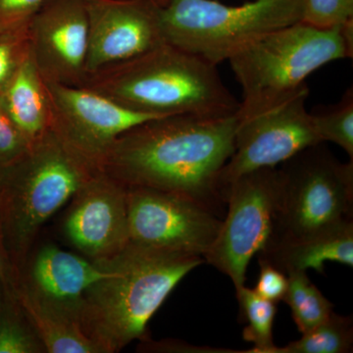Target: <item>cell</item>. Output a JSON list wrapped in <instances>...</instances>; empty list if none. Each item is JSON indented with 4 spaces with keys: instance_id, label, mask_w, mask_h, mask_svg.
<instances>
[{
    "instance_id": "1",
    "label": "cell",
    "mask_w": 353,
    "mask_h": 353,
    "mask_svg": "<svg viewBox=\"0 0 353 353\" xmlns=\"http://www.w3.org/2000/svg\"><path fill=\"white\" fill-rule=\"evenodd\" d=\"M236 115H170L124 132L101 171L125 187L165 190L190 197L217 214L223 202L218 182L233 154Z\"/></svg>"
},
{
    "instance_id": "2",
    "label": "cell",
    "mask_w": 353,
    "mask_h": 353,
    "mask_svg": "<svg viewBox=\"0 0 353 353\" xmlns=\"http://www.w3.org/2000/svg\"><path fill=\"white\" fill-rule=\"evenodd\" d=\"M105 276L88 288L78 311L83 333L101 353L119 352L145 341L148 322L188 274L204 263L199 255L129 245L101 260Z\"/></svg>"
},
{
    "instance_id": "3",
    "label": "cell",
    "mask_w": 353,
    "mask_h": 353,
    "mask_svg": "<svg viewBox=\"0 0 353 353\" xmlns=\"http://www.w3.org/2000/svg\"><path fill=\"white\" fill-rule=\"evenodd\" d=\"M79 87L157 117H228L240 109L216 65L168 43L88 73Z\"/></svg>"
},
{
    "instance_id": "4",
    "label": "cell",
    "mask_w": 353,
    "mask_h": 353,
    "mask_svg": "<svg viewBox=\"0 0 353 353\" xmlns=\"http://www.w3.org/2000/svg\"><path fill=\"white\" fill-rule=\"evenodd\" d=\"M97 172L51 130L0 165V243L16 281L44 223Z\"/></svg>"
},
{
    "instance_id": "5",
    "label": "cell",
    "mask_w": 353,
    "mask_h": 353,
    "mask_svg": "<svg viewBox=\"0 0 353 353\" xmlns=\"http://www.w3.org/2000/svg\"><path fill=\"white\" fill-rule=\"evenodd\" d=\"M352 57L353 21L334 29L301 21L260 37L228 60L243 90L236 118L275 108L307 88L318 69Z\"/></svg>"
},
{
    "instance_id": "6",
    "label": "cell",
    "mask_w": 353,
    "mask_h": 353,
    "mask_svg": "<svg viewBox=\"0 0 353 353\" xmlns=\"http://www.w3.org/2000/svg\"><path fill=\"white\" fill-rule=\"evenodd\" d=\"M305 0H253L230 6L218 0H167L160 7L164 43L218 66L246 44L301 22Z\"/></svg>"
},
{
    "instance_id": "7",
    "label": "cell",
    "mask_w": 353,
    "mask_h": 353,
    "mask_svg": "<svg viewBox=\"0 0 353 353\" xmlns=\"http://www.w3.org/2000/svg\"><path fill=\"white\" fill-rule=\"evenodd\" d=\"M324 143L305 148L278 168L277 206L265 248L352 222L353 160L341 163Z\"/></svg>"
},
{
    "instance_id": "8",
    "label": "cell",
    "mask_w": 353,
    "mask_h": 353,
    "mask_svg": "<svg viewBox=\"0 0 353 353\" xmlns=\"http://www.w3.org/2000/svg\"><path fill=\"white\" fill-rule=\"evenodd\" d=\"M279 189L278 167L243 174L228 187L226 217L204 261L231 279L236 290L245 285L250 260L270 236Z\"/></svg>"
},
{
    "instance_id": "9",
    "label": "cell",
    "mask_w": 353,
    "mask_h": 353,
    "mask_svg": "<svg viewBox=\"0 0 353 353\" xmlns=\"http://www.w3.org/2000/svg\"><path fill=\"white\" fill-rule=\"evenodd\" d=\"M130 243L204 259L222 226L212 210L190 197L127 187Z\"/></svg>"
},
{
    "instance_id": "10",
    "label": "cell",
    "mask_w": 353,
    "mask_h": 353,
    "mask_svg": "<svg viewBox=\"0 0 353 353\" xmlns=\"http://www.w3.org/2000/svg\"><path fill=\"white\" fill-rule=\"evenodd\" d=\"M309 88L275 108L238 120L233 154L223 167L218 190L223 202L228 187L243 174L276 168L297 153L322 141L306 108Z\"/></svg>"
},
{
    "instance_id": "11",
    "label": "cell",
    "mask_w": 353,
    "mask_h": 353,
    "mask_svg": "<svg viewBox=\"0 0 353 353\" xmlns=\"http://www.w3.org/2000/svg\"><path fill=\"white\" fill-rule=\"evenodd\" d=\"M46 83L52 111L51 131L97 171L120 136L159 118L125 108L88 88Z\"/></svg>"
},
{
    "instance_id": "12",
    "label": "cell",
    "mask_w": 353,
    "mask_h": 353,
    "mask_svg": "<svg viewBox=\"0 0 353 353\" xmlns=\"http://www.w3.org/2000/svg\"><path fill=\"white\" fill-rule=\"evenodd\" d=\"M88 73L127 61L165 43L160 7L152 0H85Z\"/></svg>"
},
{
    "instance_id": "13",
    "label": "cell",
    "mask_w": 353,
    "mask_h": 353,
    "mask_svg": "<svg viewBox=\"0 0 353 353\" xmlns=\"http://www.w3.org/2000/svg\"><path fill=\"white\" fill-rule=\"evenodd\" d=\"M64 233L94 261L115 256L130 243L127 187L99 171L71 199Z\"/></svg>"
},
{
    "instance_id": "14",
    "label": "cell",
    "mask_w": 353,
    "mask_h": 353,
    "mask_svg": "<svg viewBox=\"0 0 353 353\" xmlns=\"http://www.w3.org/2000/svg\"><path fill=\"white\" fill-rule=\"evenodd\" d=\"M30 43L46 82L81 85L87 75L85 0H44L30 25Z\"/></svg>"
},
{
    "instance_id": "15",
    "label": "cell",
    "mask_w": 353,
    "mask_h": 353,
    "mask_svg": "<svg viewBox=\"0 0 353 353\" xmlns=\"http://www.w3.org/2000/svg\"><path fill=\"white\" fill-rule=\"evenodd\" d=\"M28 260L27 270L21 271L17 281L77 320L85 290L108 272L103 261L79 256L53 245H43Z\"/></svg>"
},
{
    "instance_id": "16",
    "label": "cell",
    "mask_w": 353,
    "mask_h": 353,
    "mask_svg": "<svg viewBox=\"0 0 353 353\" xmlns=\"http://www.w3.org/2000/svg\"><path fill=\"white\" fill-rule=\"evenodd\" d=\"M257 255L285 275L308 269L324 274L327 261L352 267L353 221L301 240L266 246Z\"/></svg>"
},
{
    "instance_id": "17",
    "label": "cell",
    "mask_w": 353,
    "mask_h": 353,
    "mask_svg": "<svg viewBox=\"0 0 353 353\" xmlns=\"http://www.w3.org/2000/svg\"><path fill=\"white\" fill-rule=\"evenodd\" d=\"M0 95L9 115L30 145L50 131L52 111L50 95L32 51Z\"/></svg>"
},
{
    "instance_id": "18",
    "label": "cell",
    "mask_w": 353,
    "mask_h": 353,
    "mask_svg": "<svg viewBox=\"0 0 353 353\" xmlns=\"http://www.w3.org/2000/svg\"><path fill=\"white\" fill-rule=\"evenodd\" d=\"M14 290L20 312L38 336L44 352L101 353L75 317L39 299L19 281Z\"/></svg>"
},
{
    "instance_id": "19",
    "label": "cell",
    "mask_w": 353,
    "mask_h": 353,
    "mask_svg": "<svg viewBox=\"0 0 353 353\" xmlns=\"http://www.w3.org/2000/svg\"><path fill=\"white\" fill-rule=\"evenodd\" d=\"M288 289L284 301L292 311V319L301 334L306 333L334 312V304L322 294L305 271L288 274Z\"/></svg>"
},
{
    "instance_id": "20",
    "label": "cell",
    "mask_w": 353,
    "mask_h": 353,
    "mask_svg": "<svg viewBox=\"0 0 353 353\" xmlns=\"http://www.w3.org/2000/svg\"><path fill=\"white\" fill-rule=\"evenodd\" d=\"M236 290L241 317L246 322L243 331V340L253 343L248 353H275L273 325L277 313V303L259 296L245 285Z\"/></svg>"
},
{
    "instance_id": "21",
    "label": "cell",
    "mask_w": 353,
    "mask_h": 353,
    "mask_svg": "<svg viewBox=\"0 0 353 353\" xmlns=\"http://www.w3.org/2000/svg\"><path fill=\"white\" fill-rule=\"evenodd\" d=\"M352 350V317L334 311L328 319L303 334L299 340L277 347L275 353H350Z\"/></svg>"
},
{
    "instance_id": "22",
    "label": "cell",
    "mask_w": 353,
    "mask_h": 353,
    "mask_svg": "<svg viewBox=\"0 0 353 353\" xmlns=\"http://www.w3.org/2000/svg\"><path fill=\"white\" fill-rule=\"evenodd\" d=\"M313 125L322 143H336L353 160V90L347 88L334 105L310 112Z\"/></svg>"
},
{
    "instance_id": "23",
    "label": "cell",
    "mask_w": 353,
    "mask_h": 353,
    "mask_svg": "<svg viewBox=\"0 0 353 353\" xmlns=\"http://www.w3.org/2000/svg\"><path fill=\"white\" fill-rule=\"evenodd\" d=\"M31 51L30 27L0 30V94Z\"/></svg>"
},
{
    "instance_id": "24",
    "label": "cell",
    "mask_w": 353,
    "mask_h": 353,
    "mask_svg": "<svg viewBox=\"0 0 353 353\" xmlns=\"http://www.w3.org/2000/svg\"><path fill=\"white\" fill-rule=\"evenodd\" d=\"M353 21V0H305L301 22L334 29Z\"/></svg>"
},
{
    "instance_id": "25",
    "label": "cell",
    "mask_w": 353,
    "mask_h": 353,
    "mask_svg": "<svg viewBox=\"0 0 353 353\" xmlns=\"http://www.w3.org/2000/svg\"><path fill=\"white\" fill-rule=\"evenodd\" d=\"M44 352L30 325L10 317L0 320V353Z\"/></svg>"
},
{
    "instance_id": "26",
    "label": "cell",
    "mask_w": 353,
    "mask_h": 353,
    "mask_svg": "<svg viewBox=\"0 0 353 353\" xmlns=\"http://www.w3.org/2000/svg\"><path fill=\"white\" fill-rule=\"evenodd\" d=\"M29 148L30 143L9 115L0 95V165L13 161Z\"/></svg>"
},
{
    "instance_id": "27",
    "label": "cell",
    "mask_w": 353,
    "mask_h": 353,
    "mask_svg": "<svg viewBox=\"0 0 353 353\" xmlns=\"http://www.w3.org/2000/svg\"><path fill=\"white\" fill-rule=\"evenodd\" d=\"M44 0H0V30L29 28Z\"/></svg>"
},
{
    "instance_id": "28",
    "label": "cell",
    "mask_w": 353,
    "mask_h": 353,
    "mask_svg": "<svg viewBox=\"0 0 353 353\" xmlns=\"http://www.w3.org/2000/svg\"><path fill=\"white\" fill-rule=\"evenodd\" d=\"M259 280L253 290L267 301L275 303L282 301L288 289V276L264 260L259 259Z\"/></svg>"
},
{
    "instance_id": "29",
    "label": "cell",
    "mask_w": 353,
    "mask_h": 353,
    "mask_svg": "<svg viewBox=\"0 0 353 353\" xmlns=\"http://www.w3.org/2000/svg\"><path fill=\"white\" fill-rule=\"evenodd\" d=\"M152 1L159 7H163L167 3V0H152Z\"/></svg>"
},
{
    "instance_id": "30",
    "label": "cell",
    "mask_w": 353,
    "mask_h": 353,
    "mask_svg": "<svg viewBox=\"0 0 353 353\" xmlns=\"http://www.w3.org/2000/svg\"><path fill=\"white\" fill-rule=\"evenodd\" d=\"M0 246L2 248L1 243H0ZM2 275H3V264H2L1 255H0V279H1Z\"/></svg>"
}]
</instances>
